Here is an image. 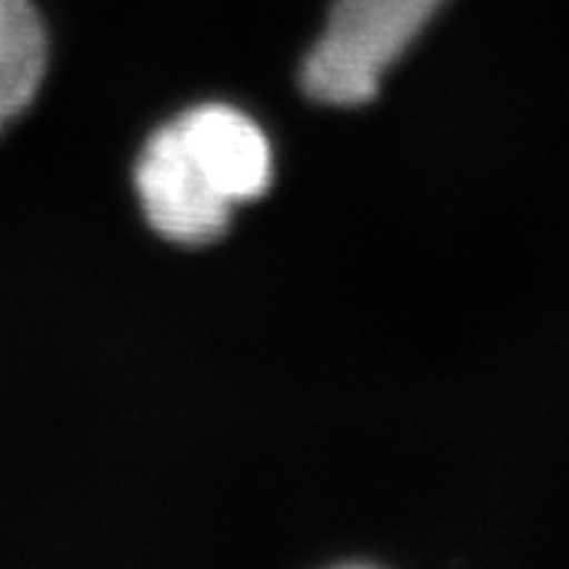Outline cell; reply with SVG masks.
<instances>
[{
    "label": "cell",
    "instance_id": "cell-1",
    "mask_svg": "<svg viewBox=\"0 0 569 569\" xmlns=\"http://www.w3.org/2000/svg\"><path fill=\"white\" fill-rule=\"evenodd\" d=\"M273 178L264 131L230 106L180 113L149 137L137 160V196L149 224L178 244H210L239 203L262 198Z\"/></svg>",
    "mask_w": 569,
    "mask_h": 569
},
{
    "label": "cell",
    "instance_id": "cell-2",
    "mask_svg": "<svg viewBox=\"0 0 569 569\" xmlns=\"http://www.w3.org/2000/svg\"><path fill=\"white\" fill-rule=\"evenodd\" d=\"M445 0H338L302 68L326 106H363Z\"/></svg>",
    "mask_w": 569,
    "mask_h": 569
},
{
    "label": "cell",
    "instance_id": "cell-3",
    "mask_svg": "<svg viewBox=\"0 0 569 569\" xmlns=\"http://www.w3.org/2000/svg\"><path fill=\"white\" fill-rule=\"evenodd\" d=\"M50 68V36L32 0H0V137L36 102Z\"/></svg>",
    "mask_w": 569,
    "mask_h": 569
}]
</instances>
